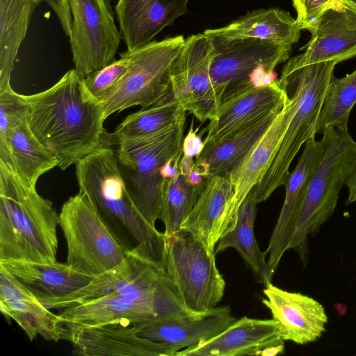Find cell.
<instances>
[{
  "label": "cell",
  "instance_id": "cell-1",
  "mask_svg": "<svg viewBox=\"0 0 356 356\" xmlns=\"http://www.w3.org/2000/svg\"><path fill=\"white\" fill-rule=\"evenodd\" d=\"M29 127L45 149L65 170L106 143L104 112L74 69L51 88L22 95Z\"/></svg>",
  "mask_w": 356,
  "mask_h": 356
},
{
  "label": "cell",
  "instance_id": "cell-2",
  "mask_svg": "<svg viewBox=\"0 0 356 356\" xmlns=\"http://www.w3.org/2000/svg\"><path fill=\"white\" fill-rule=\"evenodd\" d=\"M75 165L79 193L87 197L125 252L165 270V236L134 202L111 145L105 143Z\"/></svg>",
  "mask_w": 356,
  "mask_h": 356
},
{
  "label": "cell",
  "instance_id": "cell-3",
  "mask_svg": "<svg viewBox=\"0 0 356 356\" xmlns=\"http://www.w3.org/2000/svg\"><path fill=\"white\" fill-rule=\"evenodd\" d=\"M58 214L51 202L0 163V261H56Z\"/></svg>",
  "mask_w": 356,
  "mask_h": 356
},
{
  "label": "cell",
  "instance_id": "cell-4",
  "mask_svg": "<svg viewBox=\"0 0 356 356\" xmlns=\"http://www.w3.org/2000/svg\"><path fill=\"white\" fill-rule=\"evenodd\" d=\"M336 65L332 61L301 65L294 56L284 65L278 81L294 99L296 108L277 152L254 187L258 204L284 184L301 147L317 134L318 118Z\"/></svg>",
  "mask_w": 356,
  "mask_h": 356
},
{
  "label": "cell",
  "instance_id": "cell-5",
  "mask_svg": "<svg viewBox=\"0 0 356 356\" xmlns=\"http://www.w3.org/2000/svg\"><path fill=\"white\" fill-rule=\"evenodd\" d=\"M166 270L157 268L135 286L58 314L64 328L122 324L131 326L188 314Z\"/></svg>",
  "mask_w": 356,
  "mask_h": 356
},
{
  "label": "cell",
  "instance_id": "cell-6",
  "mask_svg": "<svg viewBox=\"0 0 356 356\" xmlns=\"http://www.w3.org/2000/svg\"><path fill=\"white\" fill-rule=\"evenodd\" d=\"M320 140L318 161L300 205L286 250L298 252L305 266L309 235L333 214L339 193L356 169V141L348 130L330 128Z\"/></svg>",
  "mask_w": 356,
  "mask_h": 356
},
{
  "label": "cell",
  "instance_id": "cell-7",
  "mask_svg": "<svg viewBox=\"0 0 356 356\" xmlns=\"http://www.w3.org/2000/svg\"><path fill=\"white\" fill-rule=\"evenodd\" d=\"M184 124L108 145L115 149L118 165L136 206L152 225L160 220L166 179L162 168L182 157Z\"/></svg>",
  "mask_w": 356,
  "mask_h": 356
},
{
  "label": "cell",
  "instance_id": "cell-8",
  "mask_svg": "<svg viewBox=\"0 0 356 356\" xmlns=\"http://www.w3.org/2000/svg\"><path fill=\"white\" fill-rule=\"evenodd\" d=\"M183 35L153 40L131 51L129 67L120 81L99 102L105 120L114 113L134 106L142 108L172 97L170 70L184 46Z\"/></svg>",
  "mask_w": 356,
  "mask_h": 356
},
{
  "label": "cell",
  "instance_id": "cell-9",
  "mask_svg": "<svg viewBox=\"0 0 356 356\" xmlns=\"http://www.w3.org/2000/svg\"><path fill=\"white\" fill-rule=\"evenodd\" d=\"M67 246V264L96 276L121 264L127 254L87 197L79 193L65 201L58 214Z\"/></svg>",
  "mask_w": 356,
  "mask_h": 356
},
{
  "label": "cell",
  "instance_id": "cell-10",
  "mask_svg": "<svg viewBox=\"0 0 356 356\" xmlns=\"http://www.w3.org/2000/svg\"><path fill=\"white\" fill-rule=\"evenodd\" d=\"M166 238V270L190 312L216 307L225 281L217 268L216 253L195 234L179 229Z\"/></svg>",
  "mask_w": 356,
  "mask_h": 356
},
{
  "label": "cell",
  "instance_id": "cell-11",
  "mask_svg": "<svg viewBox=\"0 0 356 356\" xmlns=\"http://www.w3.org/2000/svg\"><path fill=\"white\" fill-rule=\"evenodd\" d=\"M74 70L86 77L115 60L121 34L110 0H69Z\"/></svg>",
  "mask_w": 356,
  "mask_h": 356
},
{
  "label": "cell",
  "instance_id": "cell-12",
  "mask_svg": "<svg viewBox=\"0 0 356 356\" xmlns=\"http://www.w3.org/2000/svg\"><path fill=\"white\" fill-rule=\"evenodd\" d=\"M216 50L204 33L185 39L170 70L172 97L201 123L216 113L223 95L216 89L210 69Z\"/></svg>",
  "mask_w": 356,
  "mask_h": 356
},
{
  "label": "cell",
  "instance_id": "cell-13",
  "mask_svg": "<svg viewBox=\"0 0 356 356\" xmlns=\"http://www.w3.org/2000/svg\"><path fill=\"white\" fill-rule=\"evenodd\" d=\"M207 35L216 50L210 69L211 80L223 97L232 88L248 83L257 70L274 71L279 64L289 60L292 49L291 45L254 38L225 40Z\"/></svg>",
  "mask_w": 356,
  "mask_h": 356
},
{
  "label": "cell",
  "instance_id": "cell-14",
  "mask_svg": "<svg viewBox=\"0 0 356 356\" xmlns=\"http://www.w3.org/2000/svg\"><path fill=\"white\" fill-rule=\"evenodd\" d=\"M289 96L277 79L263 86L246 83L227 91L215 115L203 130L207 132L204 143L216 142L257 122L282 107Z\"/></svg>",
  "mask_w": 356,
  "mask_h": 356
},
{
  "label": "cell",
  "instance_id": "cell-15",
  "mask_svg": "<svg viewBox=\"0 0 356 356\" xmlns=\"http://www.w3.org/2000/svg\"><path fill=\"white\" fill-rule=\"evenodd\" d=\"M63 339L79 356H176L180 349L137 334L132 326L104 324L65 328Z\"/></svg>",
  "mask_w": 356,
  "mask_h": 356
},
{
  "label": "cell",
  "instance_id": "cell-16",
  "mask_svg": "<svg viewBox=\"0 0 356 356\" xmlns=\"http://www.w3.org/2000/svg\"><path fill=\"white\" fill-rule=\"evenodd\" d=\"M309 31L312 37L305 51L296 56L300 64H337L356 56V2L340 0Z\"/></svg>",
  "mask_w": 356,
  "mask_h": 356
},
{
  "label": "cell",
  "instance_id": "cell-17",
  "mask_svg": "<svg viewBox=\"0 0 356 356\" xmlns=\"http://www.w3.org/2000/svg\"><path fill=\"white\" fill-rule=\"evenodd\" d=\"M263 304L279 324L284 341L299 345L315 342L326 330L328 317L316 300L283 290L271 283L265 286Z\"/></svg>",
  "mask_w": 356,
  "mask_h": 356
},
{
  "label": "cell",
  "instance_id": "cell-18",
  "mask_svg": "<svg viewBox=\"0 0 356 356\" xmlns=\"http://www.w3.org/2000/svg\"><path fill=\"white\" fill-rule=\"evenodd\" d=\"M0 309L12 318L31 341L40 336L47 341L63 339L65 328L58 314L50 311L21 282L0 264Z\"/></svg>",
  "mask_w": 356,
  "mask_h": 356
},
{
  "label": "cell",
  "instance_id": "cell-19",
  "mask_svg": "<svg viewBox=\"0 0 356 356\" xmlns=\"http://www.w3.org/2000/svg\"><path fill=\"white\" fill-rule=\"evenodd\" d=\"M236 320L231 307L222 306L131 326L143 338L182 350L195 347L218 335Z\"/></svg>",
  "mask_w": 356,
  "mask_h": 356
},
{
  "label": "cell",
  "instance_id": "cell-20",
  "mask_svg": "<svg viewBox=\"0 0 356 356\" xmlns=\"http://www.w3.org/2000/svg\"><path fill=\"white\" fill-rule=\"evenodd\" d=\"M280 344H284V340L273 318L243 316L218 335L195 347L182 349L176 356L259 355L266 348Z\"/></svg>",
  "mask_w": 356,
  "mask_h": 356
},
{
  "label": "cell",
  "instance_id": "cell-21",
  "mask_svg": "<svg viewBox=\"0 0 356 356\" xmlns=\"http://www.w3.org/2000/svg\"><path fill=\"white\" fill-rule=\"evenodd\" d=\"M190 0H118L115 6L127 51L153 41L164 28L188 13Z\"/></svg>",
  "mask_w": 356,
  "mask_h": 356
},
{
  "label": "cell",
  "instance_id": "cell-22",
  "mask_svg": "<svg viewBox=\"0 0 356 356\" xmlns=\"http://www.w3.org/2000/svg\"><path fill=\"white\" fill-rule=\"evenodd\" d=\"M288 96L286 104L266 132L228 175L227 178L234 186L230 213L231 229L235 225L241 202L258 184L269 166L292 119L296 103L291 96Z\"/></svg>",
  "mask_w": 356,
  "mask_h": 356
},
{
  "label": "cell",
  "instance_id": "cell-23",
  "mask_svg": "<svg viewBox=\"0 0 356 356\" xmlns=\"http://www.w3.org/2000/svg\"><path fill=\"white\" fill-rule=\"evenodd\" d=\"M320 140L315 137L305 145L295 169L289 172L285 186L284 203L267 248L268 264L273 277L286 247L294 219L318 161Z\"/></svg>",
  "mask_w": 356,
  "mask_h": 356
},
{
  "label": "cell",
  "instance_id": "cell-24",
  "mask_svg": "<svg viewBox=\"0 0 356 356\" xmlns=\"http://www.w3.org/2000/svg\"><path fill=\"white\" fill-rule=\"evenodd\" d=\"M234 186L225 176L206 179L204 187L180 229L200 238L215 252L220 238L232 228L230 213Z\"/></svg>",
  "mask_w": 356,
  "mask_h": 356
},
{
  "label": "cell",
  "instance_id": "cell-25",
  "mask_svg": "<svg viewBox=\"0 0 356 356\" xmlns=\"http://www.w3.org/2000/svg\"><path fill=\"white\" fill-rule=\"evenodd\" d=\"M159 266L133 253L115 268L95 276L81 289L67 295L38 298L49 309H64L83 305L115 292L128 289L147 277Z\"/></svg>",
  "mask_w": 356,
  "mask_h": 356
},
{
  "label": "cell",
  "instance_id": "cell-26",
  "mask_svg": "<svg viewBox=\"0 0 356 356\" xmlns=\"http://www.w3.org/2000/svg\"><path fill=\"white\" fill-rule=\"evenodd\" d=\"M284 105L251 125L216 142L204 143L202 152L195 157L193 169L205 179L217 175L227 177L266 132Z\"/></svg>",
  "mask_w": 356,
  "mask_h": 356
},
{
  "label": "cell",
  "instance_id": "cell-27",
  "mask_svg": "<svg viewBox=\"0 0 356 356\" xmlns=\"http://www.w3.org/2000/svg\"><path fill=\"white\" fill-rule=\"evenodd\" d=\"M0 163L10 168L30 188H35L42 175L58 166L57 160L31 131L28 115L0 139Z\"/></svg>",
  "mask_w": 356,
  "mask_h": 356
},
{
  "label": "cell",
  "instance_id": "cell-28",
  "mask_svg": "<svg viewBox=\"0 0 356 356\" xmlns=\"http://www.w3.org/2000/svg\"><path fill=\"white\" fill-rule=\"evenodd\" d=\"M37 298L61 296L88 284L93 276L82 273L67 263L24 261H0Z\"/></svg>",
  "mask_w": 356,
  "mask_h": 356
},
{
  "label": "cell",
  "instance_id": "cell-29",
  "mask_svg": "<svg viewBox=\"0 0 356 356\" xmlns=\"http://www.w3.org/2000/svg\"><path fill=\"white\" fill-rule=\"evenodd\" d=\"M301 29L289 13L279 8L258 9L226 26L207 29V34L225 40L254 38L282 45H293L300 37Z\"/></svg>",
  "mask_w": 356,
  "mask_h": 356
},
{
  "label": "cell",
  "instance_id": "cell-30",
  "mask_svg": "<svg viewBox=\"0 0 356 356\" xmlns=\"http://www.w3.org/2000/svg\"><path fill=\"white\" fill-rule=\"evenodd\" d=\"M257 204L253 188L238 209L234 227L226 232L217 243L215 253L216 254L229 248H234L251 269L255 279L267 286L271 283L273 277L266 260L268 252L260 250L254 235V225Z\"/></svg>",
  "mask_w": 356,
  "mask_h": 356
},
{
  "label": "cell",
  "instance_id": "cell-31",
  "mask_svg": "<svg viewBox=\"0 0 356 356\" xmlns=\"http://www.w3.org/2000/svg\"><path fill=\"white\" fill-rule=\"evenodd\" d=\"M45 0H0V90L11 88L10 76L31 17Z\"/></svg>",
  "mask_w": 356,
  "mask_h": 356
},
{
  "label": "cell",
  "instance_id": "cell-32",
  "mask_svg": "<svg viewBox=\"0 0 356 356\" xmlns=\"http://www.w3.org/2000/svg\"><path fill=\"white\" fill-rule=\"evenodd\" d=\"M186 112L172 97L164 102L141 108L127 116L113 133L106 134V143L140 137L185 124Z\"/></svg>",
  "mask_w": 356,
  "mask_h": 356
},
{
  "label": "cell",
  "instance_id": "cell-33",
  "mask_svg": "<svg viewBox=\"0 0 356 356\" xmlns=\"http://www.w3.org/2000/svg\"><path fill=\"white\" fill-rule=\"evenodd\" d=\"M356 104V69L343 78L332 77L321 108L316 133L330 128L348 130L350 112Z\"/></svg>",
  "mask_w": 356,
  "mask_h": 356
},
{
  "label": "cell",
  "instance_id": "cell-34",
  "mask_svg": "<svg viewBox=\"0 0 356 356\" xmlns=\"http://www.w3.org/2000/svg\"><path fill=\"white\" fill-rule=\"evenodd\" d=\"M206 182V181H205ZM205 184L199 187L189 184L180 172L165 181L160 220L165 225V237L175 234L189 214Z\"/></svg>",
  "mask_w": 356,
  "mask_h": 356
},
{
  "label": "cell",
  "instance_id": "cell-35",
  "mask_svg": "<svg viewBox=\"0 0 356 356\" xmlns=\"http://www.w3.org/2000/svg\"><path fill=\"white\" fill-rule=\"evenodd\" d=\"M131 58V51L120 54L118 60L83 78L90 95L100 102L120 82L126 73Z\"/></svg>",
  "mask_w": 356,
  "mask_h": 356
},
{
  "label": "cell",
  "instance_id": "cell-36",
  "mask_svg": "<svg viewBox=\"0 0 356 356\" xmlns=\"http://www.w3.org/2000/svg\"><path fill=\"white\" fill-rule=\"evenodd\" d=\"M340 0H292L301 30L309 31L320 17Z\"/></svg>",
  "mask_w": 356,
  "mask_h": 356
},
{
  "label": "cell",
  "instance_id": "cell-37",
  "mask_svg": "<svg viewBox=\"0 0 356 356\" xmlns=\"http://www.w3.org/2000/svg\"><path fill=\"white\" fill-rule=\"evenodd\" d=\"M56 13L63 31L66 36H70L72 27V14L69 0H45Z\"/></svg>",
  "mask_w": 356,
  "mask_h": 356
},
{
  "label": "cell",
  "instance_id": "cell-38",
  "mask_svg": "<svg viewBox=\"0 0 356 356\" xmlns=\"http://www.w3.org/2000/svg\"><path fill=\"white\" fill-rule=\"evenodd\" d=\"M198 129H193V120L191 122L188 132L183 140L182 150L183 155L197 157L202 152L204 143L202 139L201 132L197 134Z\"/></svg>",
  "mask_w": 356,
  "mask_h": 356
},
{
  "label": "cell",
  "instance_id": "cell-39",
  "mask_svg": "<svg viewBox=\"0 0 356 356\" xmlns=\"http://www.w3.org/2000/svg\"><path fill=\"white\" fill-rule=\"evenodd\" d=\"M194 165L195 161L193 160V157L182 155L179 165V172L186 178L193 170Z\"/></svg>",
  "mask_w": 356,
  "mask_h": 356
},
{
  "label": "cell",
  "instance_id": "cell-40",
  "mask_svg": "<svg viewBox=\"0 0 356 356\" xmlns=\"http://www.w3.org/2000/svg\"><path fill=\"white\" fill-rule=\"evenodd\" d=\"M348 189V196L346 204H350L356 202V169L346 182Z\"/></svg>",
  "mask_w": 356,
  "mask_h": 356
},
{
  "label": "cell",
  "instance_id": "cell-41",
  "mask_svg": "<svg viewBox=\"0 0 356 356\" xmlns=\"http://www.w3.org/2000/svg\"><path fill=\"white\" fill-rule=\"evenodd\" d=\"M186 180L189 184L195 187L203 186L206 181V179L194 169L188 177L186 178Z\"/></svg>",
  "mask_w": 356,
  "mask_h": 356
},
{
  "label": "cell",
  "instance_id": "cell-42",
  "mask_svg": "<svg viewBox=\"0 0 356 356\" xmlns=\"http://www.w3.org/2000/svg\"><path fill=\"white\" fill-rule=\"evenodd\" d=\"M352 1H353L356 2V0H352Z\"/></svg>",
  "mask_w": 356,
  "mask_h": 356
}]
</instances>
